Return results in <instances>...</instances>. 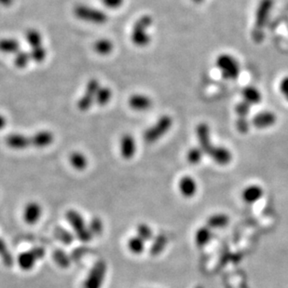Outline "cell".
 I'll return each instance as SVG.
<instances>
[{"mask_svg": "<svg viewBox=\"0 0 288 288\" xmlns=\"http://www.w3.org/2000/svg\"><path fill=\"white\" fill-rule=\"evenodd\" d=\"M153 19L150 15L146 14L139 18L134 24L131 34V40L136 47L145 48L151 42V36L147 33V30L151 27Z\"/></svg>", "mask_w": 288, "mask_h": 288, "instance_id": "cell-1", "label": "cell"}, {"mask_svg": "<svg viewBox=\"0 0 288 288\" xmlns=\"http://www.w3.org/2000/svg\"><path fill=\"white\" fill-rule=\"evenodd\" d=\"M274 6V0H259L256 10L255 16V27L253 36L260 42L263 36V30L271 17V12Z\"/></svg>", "mask_w": 288, "mask_h": 288, "instance_id": "cell-2", "label": "cell"}, {"mask_svg": "<svg viewBox=\"0 0 288 288\" xmlns=\"http://www.w3.org/2000/svg\"><path fill=\"white\" fill-rule=\"evenodd\" d=\"M216 65L221 76L227 80H235L241 73V66L234 56L229 53H221L216 59Z\"/></svg>", "mask_w": 288, "mask_h": 288, "instance_id": "cell-3", "label": "cell"}, {"mask_svg": "<svg viewBox=\"0 0 288 288\" xmlns=\"http://www.w3.org/2000/svg\"><path fill=\"white\" fill-rule=\"evenodd\" d=\"M65 218L79 241L84 243L92 241L93 235L91 234L88 225L86 224L81 214H79L76 210H69L65 214Z\"/></svg>", "mask_w": 288, "mask_h": 288, "instance_id": "cell-4", "label": "cell"}, {"mask_svg": "<svg viewBox=\"0 0 288 288\" xmlns=\"http://www.w3.org/2000/svg\"><path fill=\"white\" fill-rule=\"evenodd\" d=\"M73 13L77 19L90 24H104L108 21L106 12L84 4H78L74 7Z\"/></svg>", "mask_w": 288, "mask_h": 288, "instance_id": "cell-5", "label": "cell"}, {"mask_svg": "<svg viewBox=\"0 0 288 288\" xmlns=\"http://www.w3.org/2000/svg\"><path fill=\"white\" fill-rule=\"evenodd\" d=\"M173 122V118L169 115H163L159 117L157 122L153 124L150 128L145 132L144 140L147 144L156 143L170 131Z\"/></svg>", "mask_w": 288, "mask_h": 288, "instance_id": "cell-6", "label": "cell"}, {"mask_svg": "<svg viewBox=\"0 0 288 288\" xmlns=\"http://www.w3.org/2000/svg\"><path fill=\"white\" fill-rule=\"evenodd\" d=\"M107 265L105 260L99 259L94 263L83 282V288H102L106 279Z\"/></svg>", "mask_w": 288, "mask_h": 288, "instance_id": "cell-7", "label": "cell"}, {"mask_svg": "<svg viewBox=\"0 0 288 288\" xmlns=\"http://www.w3.org/2000/svg\"><path fill=\"white\" fill-rule=\"evenodd\" d=\"M45 249L39 246L22 252L18 255V266L23 271H31L35 267V263L45 257Z\"/></svg>", "mask_w": 288, "mask_h": 288, "instance_id": "cell-8", "label": "cell"}, {"mask_svg": "<svg viewBox=\"0 0 288 288\" xmlns=\"http://www.w3.org/2000/svg\"><path fill=\"white\" fill-rule=\"evenodd\" d=\"M101 85L99 80L97 78H91L89 80L86 87H85V92L83 94V96L77 101L76 106L80 111H87L89 110L94 103H95V97L96 94L98 92V90L100 89Z\"/></svg>", "mask_w": 288, "mask_h": 288, "instance_id": "cell-9", "label": "cell"}, {"mask_svg": "<svg viewBox=\"0 0 288 288\" xmlns=\"http://www.w3.org/2000/svg\"><path fill=\"white\" fill-rule=\"evenodd\" d=\"M196 136L199 147L201 148L204 154L208 155L214 147L211 139V130L209 125L204 122L198 124L196 127Z\"/></svg>", "mask_w": 288, "mask_h": 288, "instance_id": "cell-10", "label": "cell"}, {"mask_svg": "<svg viewBox=\"0 0 288 288\" xmlns=\"http://www.w3.org/2000/svg\"><path fill=\"white\" fill-rule=\"evenodd\" d=\"M276 115L269 110L259 112L254 116L252 124L257 129H268L276 124Z\"/></svg>", "mask_w": 288, "mask_h": 288, "instance_id": "cell-11", "label": "cell"}, {"mask_svg": "<svg viewBox=\"0 0 288 288\" xmlns=\"http://www.w3.org/2000/svg\"><path fill=\"white\" fill-rule=\"evenodd\" d=\"M42 216V207L38 202L30 201L24 209V220L28 225H35Z\"/></svg>", "mask_w": 288, "mask_h": 288, "instance_id": "cell-12", "label": "cell"}, {"mask_svg": "<svg viewBox=\"0 0 288 288\" xmlns=\"http://www.w3.org/2000/svg\"><path fill=\"white\" fill-rule=\"evenodd\" d=\"M136 149H137V147H136V142L135 137L132 136V135H129V134H126L124 135L121 139H120V154H121V157L124 158V159H132L135 155H136Z\"/></svg>", "mask_w": 288, "mask_h": 288, "instance_id": "cell-13", "label": "cell"}, {"mask_svg": "<svg viewBox=\"0 0 288 288\" xmlns=\"http://www.w3.org/2000/svg\"><path fill=\"white\" fill-rule=\"evenodd\" d=\"M5 142L8 147L15 150H24L29 147H32L31 137L19 134H12L7 136Z\"/></svg>", "mask_w": 288, "mask_h": 288, "instance_id": "cell-14", "label": "cell"}, {"mask_svg": "<svg viewBox=\"0 0 288 288\" xmlns=\"http://www.w3.org/2000/svg\"><path fill=\"white\" fill-rule=\"evenodd\" d=\"M129 106L136 111H146L153 106V101L149 96L145 94H134L129 98Z\"/></svg>", "mask_w": 288, "mask_h": 288, "instance_id": "cell-15", "label": "cell"}, {"mask_svg": "<svg viewBox=\"0 0 288 288\" xmlns=\"http://www.w3.org/2000/svg\"><path fill=\"white\" fill-rule=\"evenodd\" d=\"M208 156L219 165L229 164L232 159L231 152L227 147L221 146H214Z\"/></svg>", "mask_w": 288, "mask_h": 288, "instance_id": "cell-16", "label": "cell"}, {"mask_svg": "<svg viewBox=\"0 0 288 288\" xmlns=\"http://www.w3.org/2000/svg\"><path fill=\"white\" fill-rule=\"evenodd\" d=\"M178 188H179L180 193L185 198H191L196 194L197 189H198V185L194 178L189 176H186L179 180Z\"/></svg>", "mask_w": 288, "mask_h": 288, "instance_id": "cell-17", "label": "cell"}, {"mask_svg": "<svg viewBox=\"0 0 288 288\" xmlns=\"http://www.w3.org/2000/svg\"><path fill=\"white\" fill-rule=\"evenodd\" d=\"M30 137L32 147L37 148L49 147L54 141V135L50 131H40Z\"/></svg>", "mask_w": 288, "mask_h": 288, "instance_id": "cell-18", "label": "cell"}, {"mask_svg": "<svg viewBox=\"0 0 288 288\" xmlns=\"http://www.w3.org/2000/svg\"><path fill=\"white\" fill-rule=\"evenodd\" d=\"M263 188L259 185H250L243 189L242 191V200L246 203L252 204L260 200L263 196Z\"/></svg>", "mask_w": 288, "mask_h": 288, "instance_id": "cell-19", "label": "cell"}, {"mask_svg": "<svg viewBox=\"0 0 288 288\" xmlns=\"http://www.w3.org/2000/svg\"><path fill=\"white\" fill-rule=\"evenodd\" d=\"M242 100L248 103L250 106L259 104L262 100V94L259 89L254 86H246L241 90Z\"/></svg>", "mask_w": 288, "mask_h": 288, "instance_id": "cell-20", "label": "cell"}, {"mask_svg": "<svg viewBox=\"0 0 288 288\" xmlns=\"http://www.w3.org/2000/svg\"><path fill=\"white\" fill-rule=\"evenodd\" d=\"M94 52L98 53L99 55L106 56L109 55L114 50V44L113 42L108 38H101L97 42H94Z\"/></svg>", "mask_w": 288, "mask_h": 288, "instance_id": "cell-21", "label": "cell"}, {"mask_svg": "<svg viewBox=\"0 0 288 288\" xmlns=\"http://www.w3.org/2000/svg\"><path fill=\"white\" fill-rule=\"evenodd\" d=\"M69 162L71 166L77 171L85 170L88 166V159L86 158V156L83 153L78 151L71 153Z\"/></svg>", "mask_w": 288, "mask_h": 288, "instance_id": "cell-22", "label": "cell"}, {"mask_svg": "<svg viewBox=\"0 0 288 288\" xmlns=\"http://www.w3.org/2000/svg\"><path fill=\"white\" fill-rule=\"evenodd\" d=\"M212 231L207 226L201 227L195 233V241L199 247L205 246L212 239Z\"/></svg>", "mask_w": 288, "mask_h": 288, "instance_id": "cell-23", "label": "cell"}, {"mask_svg": "<svg viewBox=\"0 0 288 288\" xmlns=\"http://www.w3.org/2000/svg\"><path fill=\"white\" fill-rule=\"evenodd\" d=\"M20 51V42L13 38H4L0 40V52L8 54H16Z\"/></svg>", "mask_w": 288, "mask_h": 288, "instance_id": "cell-24", "label": "cell"}, {"mask_svg": "<svg viewBox=\"0 0 288 288\" xmlns=\"http://www.w3.org/2000/svg\"><path fill=\"white\" fill-rule=\"evenodd\" d=\"M229 217L223 214H217L213 215L207 219L206 226L210 229H219L224 228L229 223Z\"/></svg>", "mask_w": 288, "mask_h": 288, "instance_id": "cell-25", "label": "cell"}, {"mask_svg": "<svg viewBox=\"0 0 288 288\" xmlns=\"http://www.w3.org/2000/svg\"><path fill=\"white\" fill-rule=\"evenodd\" d=\"M53 259L54 262L62 269H67L72 262V259L69 255L65 253L63 249H56L53 253Z\"/></svg>", "mask_w": 288, "mask_h": 288, "instance_id": "cell-26", "label": "cell"}, {"mask_svg": "<svg viewBox=\"0 0 288 288\" xmlns=\"http://www.w3.org/2000/svg\"><path fill=\"white\" fill-rule=\"evenodd\" d=\"M167 237L164 234H159L153 239L152 245L150 247V254L152 256H159L167 245Z\"/></svg>", "mask_w": 288, "mask_h": 288, "instance_id": "cell-27", "label": "cell"}, {"mask_svg": "<svg viewBox=\"0 0 288 288\" xmlns=\"http://www.w3.org/2000/svg\"><path fill=\"white\" fill-rule=\"evenodd\" d=\"M25 39L31 49L42 46V35L38 30L31 28L25 33Z\"/></svg>", "mask_w": 288, "mask_h": 288, "instance_id": "cell-28", "label": "cell"}, {"mask_svg": "<svg viewBox=\"0 0 288 288\" xmlns=\"http://www.w3.org/2000/svg\"><path fill=\"white\" fill-rule=\"evenodd\" d=\"M146 241L142 240L138 236H134L128 241V249L131 251V253L134 255H141L146 248Z\"/></svg>", "mask_w": 288, "mask_h": 288, "instance_id": "cell-29", "label": "cell"}, {"mask_svg": "<svg viewBox=\"0 0 288 288\" xmlns=\"http://www.w3.org/2000/svg\"><path fill=\"white\" fill-rule=\"evenodd\" d=\"M111 98V89L108 88V87H100L97 92V94H96L95 103L99 106H105L109 103Z\"/></svg>", "mask_w": 288, "mask_h": 288, "instance_id": "cell-30", "label": "cell"}, {"mask_svg": "<svg viewBox=\"0 0 288 288\" xmlns=\"http://www.w3.org/2000/svg\"><path fill=\"white\" fill-rule=\"evenodd\" d=\"M54 235L57 240H59L65 245H70L74 241V235L69 230L64 229L62 227H58L54 229Z\"/></svg>", "mask_w": 288, "mask_h": 288, "instance_id": "cell-31", "label": "cell"}, {"mask_svg": "<svg viewBox=\"0 0 288 288\" xmlns=\"http://www.w3.org/2000/svg\"><path fill=\"white\" fill-rule=\"evenodd\" d=\"M31 59V55L28 52L25 51H19L14 57V65L17 66L20 69H24L30 63Z\"/></svg>", "mask_w": 288, "mask_h": 288, "instance_id": "cell-32", "label": "cell"}, {"mask_svg": "<svg viewBox=\"0 0 288 288\" xmlns=\"http://www.w3.org/2000/svg\"><path fill=\"white\" fill-rule=\"evenodd\" d=\"M0 258L2 262L7 267H12L13 265V258L12 253L7 246L6 242L0 238Z\"/></svg>", "mask_w": 288, "mask_h": 288, "instance_id": "cell-33", "label": "cell"}, {"mask_svg": "<svg viewBox=\"0 0 288 288\" xmlns=\"http://www.w3.org/2000/svg\"><path fill=\"white\" fill-rule=\"evenodd\" d=\"M203 155H204V152L201 150V148L199 146L191 147L187 154V159L190 164H198L201 161Z\"/></svg>", "mask_w": 288, "mask_h": 288, "instance_id": "cell-34", "label": "cell"}, {"mask_svg": "<svg viewBox=\"0 0 288 288\" xmlns=\"http://www.w3.org/2000/svg\"><path fill=\"white\" fill-rule=\"evenodd\" d=\"M136 235L145 241L153 240V230L147 224H139L136 228Z\"/></svg>", "mask_w": 288, "mask_h": 288, "instance_id": "cell-35", "label": "cell"}, {"mask_svg": "<svg viewBox=\"0 0 288 288\" xmlns=\"http://www.w3.org/2000/svg\"><path fill=\"white\" fill-rule=\"evenodd\" d=\"M29 53L32 61H34L35 63H37V64H40L42 62H44L47 57V50L43 45L39 46V47L31 49Z\"/></svg>", "mask_w": 288, "mask_h": 288, "instance_id": "cell-36", "label": "cell"}, {"mask_svg": "<svg viewBox=\"0 0 288 288\" xmlns=\"http://www.w3.org/2000/svg\"><path fill=\"white\" fill-rule=\"evenodd\" d=\"M89 230L91 232V234L94 236H99L102 234L103 229H104V225L101 220L100 218L98 217H94L90 220L88 224Z\"/></svg>", "mask_w": 288, "mask_h": 288, "instance_id": "cell-37", "label": "cell"}, {"mask_svg": "<svg viewBox=\"0 0 288 288\" xmlns=\"http://www.w3.org/2000/svg\"><path fill=\"white\" fill-rule=\"evenodd\" d=\"M251 106L248 103L242 100L239 102L235 106V113L238 118H247L250 114Z\"/></svg>", "mask_w": 288, "mask_h": 288, "instance_id": "cell-38", "label": "cell"}, {"mask_svg": "<svg viewBox=\"0 0 288 288\" xmlns=\"http://www.w3.org/2000/svg\"><path fill=\"white\" fill-rule=\"evenodd\" d=\"M236 128L241 134H247L250 129V122L247 118H238L236 121Z\"/></svg>", "mask_w": 288, "mask_h": 288, "instance_id": "cell-39", "label": "cell"}, {"mask_svg": "<svg viewBox=\"0 0 288 288\" xmlns=\"http://www.w3.org/2000/svg\"><path fill=\"white\" fill-rule=\"evenodd\" d=\"M102 3L108 9L117 10L124 5V0H101Z\"/></svg>", "mask_w": 288, "mask_h": 288, "instance_id": "cell-40", "label": "cell"}, {"mask_svg": "<svg viewBox=\"0 0 288 288\" xmlns=\"http://www.w3.org/2000/svg\"><path fill=\"white\" fill-rule=\"evenodd\" d=\"M87 251H88V249L85 248V247L76 248V250H74V251L72 252L73 254L70 256L72 261H78V260H80L83 256L87 253Z\"/></svg>", "mask_w": 288, "mask_h": 288, "instance_id": "cell-41", "label": "cell"}, {"mask_svg": "<svg viewBox=\"0 0 288 288\" xmlns=\"http://www.w3.org/2000/svg\"><path fill=\"white\" fill-rule=\"evenodd\" d=\"M279 90H280V93L284 96L286 97L288 95V76H285L284 77H282V80L280 81V84H279Z\"/></svg>", "mask_w": 288, "mask_h": 288, "instance_id": "cell-42", "label": "cell"}, {"mask_svg": "<svg viewBox=\"0 0 288 288\" xmlns=\"http://www.w3.org/2000/svg\"><path fill=\"white\" fill-rule=\"evenodd\" d=\"M7 125V119L4 116H2L1 114H0V131L1 130L4 129L5 127H6Z\"/></svg>", "mask_w": 288, "mask_h": 288, "instance_id": "cell-43", "label": "cell"}, {"mask_svg": "<svg viewBox=\"0 0 288 288\" xmlns=\"http://www.w3.org/2000/svg\"><path fill=\"white\" fill-rule=\"evenodd\" d=\"M13 4V0H0V5L4 7H11Z\"/></svg>", "mask_w": 288, "mask_h": 288, "instance_id": "cell-44", "label": "cell"}, {"mask_svg": "<svg viewBox=\"0 0 288 288\" xmlns=\"http://www.w3.org/2000/svg\"><path fill=\"white\" fill-rule=\"evenodd\" d=\"M195 4H201L204 0H191Z\"/></svg>", "mask_w": 288, "mask_h": 288, "instance_id": "cell-45", "label": "cell"}]
</instances>
